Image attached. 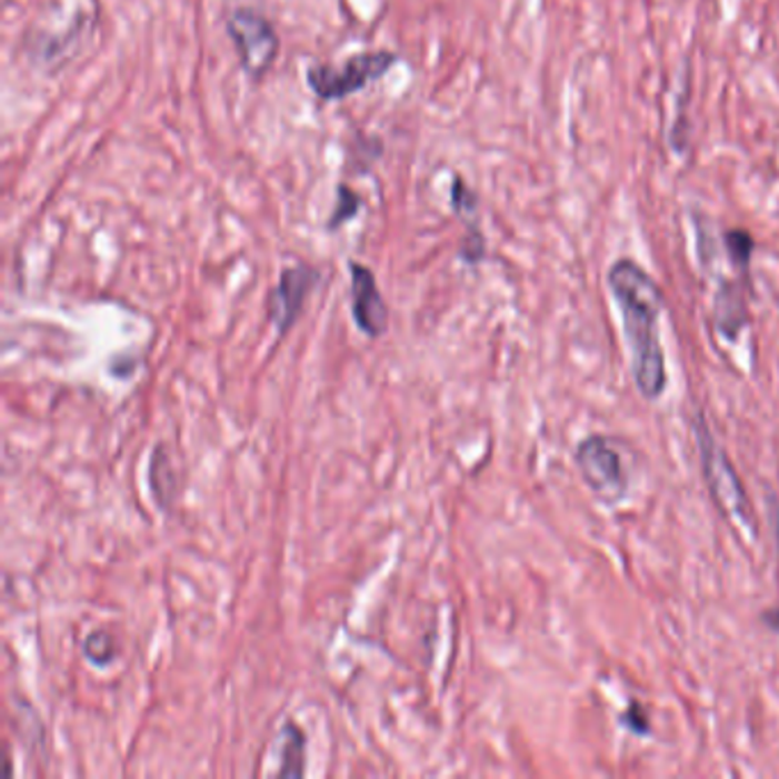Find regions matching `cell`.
Returning a JSON list of instances; mask_svg holds the SVG:
<instances>
[{"label":"cell","mask_w":779,"mask_h":779,"mask_svg":"<svg viewBox=\"0 0 779 779\" xmlns=\"http://www.w3.org/2000/svg\"><path fill=\"white\" fill-rule=\"evenodd\" d=\"M86 656L94 666H108L112 661V638L103 631L90 633L86 640Z\"/></svg>","instance_id":"cell-14"},{"label":"cell","mask_w":779,"mask_h":779,"mask_svg":"<svg viewBox=\"0 0 779 779\" xmlns=\"http://www.w3.org/2000/svg\"><path fill=\"white\" fill-rule=\"evenodd\" d=\"M766 625L770 627V629H775V631H779V610H770V612H766Z\"/></svg>","instance_id":"cell-16"},{"label":"cell","mask_w":779,"mask_h":779,"mask_svg":"<svg viewBox=\"0 0 779 779\" xmlns=\"http://www.w3.org/2000/svg\"><path fill=\"white\" fill-rule=\"evenodd\" d=\"M350 309L359 330L368 339H380L389 330V307L371 268L350 261Z\"/></svg>","instance_id":"cell-7"},{"label":"cell","mask_w":779,"mask_h":779,"mask_svg":"<svg viewBox=\"0 0 779 779\" xmlns=\"http://www.w3.org/2000/svg\"><path fill=\"white\" fill-rule=\"evenodd\" d=\"M573 460H577L581 478L601 503L618 506L629 495V471L618 439L592 435L579 443Z\"/></svg>","instance_id":"cell-2"},{"label":"cell","mask_w":779,"mask_h":779,"mask_svg":"<svg viewBox=\"0 0 779 779\" xmlns=\"http://www.w3.org/2000/svg\"><path fill=\"white\" fill-rule=\"evenodd\" d=\"M722 240H725V250H727L729 263L738 270V274H741L743 279H748L750 261H752V254H755V248H757L755 238L746 229H729V231H725Z\"/></svg>","instance_id":"cell-12"},{"label":"cell","mask_w":779,"mask_h":779,"mask_svg":"<svg viewBox=\"0 0 779 779\" xmlns=\"http://www.w3.org/2000/svg\"><path fill=\"white\" fill-rule=\"evenodd\" d=\"M149 485H151V495L156 497L160 508H170L177 495V478L170 465V456L162 448H156L151 456Z\"/></svg>","instance_id":"cell-11"},{"label":"cell","mask_w":779,"mask_h":779,"mask_svg":"<svg viewBox=\"0 0 779 779\" xmlns=\"http://www.w3.org/2000/svg\"><path fill=\"white\" fill-rule=\"evenodd\" d=\"M450 207H453L456 216H460L469 229L462 248L460 259L465 263H478L485 257V236L478 224V194L469 188V183L456 174L453 186H450Z\"/></svg>","instance_id":"cell-8"},{"label":"cell","mask_w":779,"mask_h":779,"mask_svg":"<svg viewBox=\"0 0 779 779\" xmlns=\"http://www.w3.org/2000/svg\"><path fill=\"white\" fill-rule=\"evenodd\" d=\"M695 435H697V446H700L702 473H705V480L709 485V491H711V497L716 499L718 508L741 523H750L752 512H750V501H748V495L743 489V482H741V478H738L729 458L725 456V450H720V446L711 437L707 421L700 419Z\"/></svg>","instance_id":"cell-5"},{"label":"cell","mask_w":779,"mask_h":779,"mask_svg":"<svg viewBox=\"0 0 779 779\" xmlns=\"http://www.w3.org/2000/svg\"><path fill=\"white\" fill-rule=\"evenodd\" d=\"M716 322L720 334L729 341H736L743 327L748 324V300L741 281H722L716 296Z\"/></svg>","instance_id":"cell-9"},{"label":"cell","mask_w":779,"mask_h":779,"mask_svg":"<svg viewBox=\"0 0 779 779\" xmlns=\"http://www.w3.org/2000/svg\"><path fill=\"white\" fill-rule=\"evenodd\" d=\"M318 281H320V270L309 263H296L281 270L268 304L270 322L277 327L279 337L293 330V324L298 322L304 309V302L309 293L316 289Z\"/></svg>","instance_id":"cell-6"},{"label":"cell","mask_w":779,"mask_h":779,"mask_svg":"<svg viewBox=\"0 0 779 779\" xmlns=\"http://www.w3.org/2000/svg\"><path fill=\"white\" fill-rule=\"evenodd\" d=\"M396 62L398 56L391 51L357 53L343 67H311L307 71V86L320 101H343L366 86H371L373 80H380Z\"/></svg>","instance_id":"cell-3"},{"label":"cell","mask_w":779,"mask_h":779,"mask_svg":"<svg viewBox=\"0 0 779 779\" xmlns=\"http://www.w3.org/2000/svg\"><path fill=\"white\" fill-rule=\"evenodd\" d=\"M361 211V197L346 183H339L337 188V203H334V211L330 216V220H327V229L330 231H339L343 224L352 222Z\"/></svg>","instance_id":"cell-13"},{"label":"cell","mask_w":779,"mask_h":779,"mask_svg":"<svg viewBox=\"0 0 779 779\" xmlns=\"http://www.w3.org/2000/svg\"><path fill=\"white\" fill-rule=\"evenodd\" d=\"M625 722L629 729H633L636 733H647V716L642 713V709L638 705H631L629 713L625 716Z\"/></svg>","instance_id":"cell-15"},{"label":"cell","mask_w":779,"mask_h":779,"mask_svg":"<svg viewBox=\"0 0 779 779\" xmlns=\"http://www.w3.org/2000/svg\"><path fill=\"white\" fill-rule=\"evenodd\" d=\"M608 286L622 313L636 387L647 400L661 398L668 384L666 352L659 332V320L666 307L661 286L631 259H620L610 266Z\"/></svg>","instance_id":"cell-1"},{"label":"cell","mask_w":779,"mask_h":779,"mask_svg":"<svg viewBox=\"0 0 779 779\" xmlns=\"http://www.w3.org/2000/svg\"><path fill=\"white\" fill-rule=\"evenodd\" d=\"M227 34L242 71L254 80H261L279 58V34L274 26L252 8H238L227 19Z\"/></svg>","instance_id":"cell-4"},{"label":"cell","mask_w":779,"mask_h":779,"mask_svg":"<svg viewBox=\"0 0 779 779\" xmlns=\"http://www.w3.org/2000/svg\"><path fill=\"white\" fill-rule=\"evenodd\" d=\"M307 757V738L296 722H286L279 733V777H302Z\"/></svg>","instance_id":"cell-10"}]
</instances>
